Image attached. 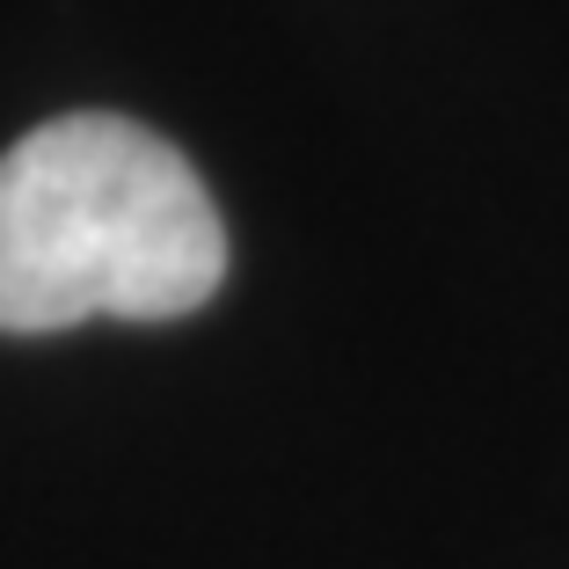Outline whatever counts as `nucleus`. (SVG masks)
I'll return each instance as SVG.
<instances>
[{
	"mask_svg": "<svg viewBox=\"0 0 569 569\" xmlns=\"http://www.w3.org/2000/svg\"><path fill=\"white\" fill-rule=\"evenodd\" d=\"M227 278V227L161 132L73 110L0 153V336L176 321Z\"/></svg>",
	"mask_w": 569,
	"mask_h": 569,
	"instance_id": "nucleus-1",
	"label": "nucleus"
}]
</instances>
